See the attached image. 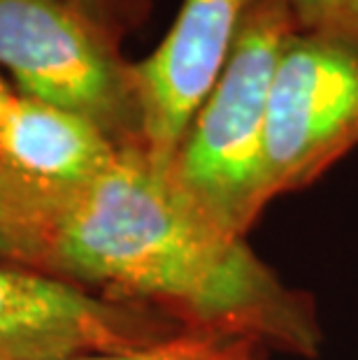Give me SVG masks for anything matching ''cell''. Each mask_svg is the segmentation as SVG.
Here are the masks:
<instances>
[{"mask_svg":"<svg viewBox=\"0 0 358 360\" xmlns=\"http://www.w3.org/2000/svg\"><path fill=\"white\" fill-rule=\"evenodd\" d=\"M42 274L110 300L142 304L186 330L317 356L321 326L288 288L203 212L142 147L77 186H44Z\"/></svg>","mask_w":358,"mask_h":360,"instance_id":"1","label":"cell"},{"mask_svg":"<svg viewBox=\"0 0 358 360\" xmlns=\"http://www.w3.org/2000/svg\"><path fill=\"white\" fill-rule=\"evenodd\" d=\"M298 28L288 0H251L224 70L170 165L174 184L233 235L245 237L272 200L265 119L279 53Z\"/></svg>","mask_w":358,"mask_h":360,"instance_id":"2","label":"cell"},{"mask_svg":"<svg viewBox=\"0 0 358 360\" xmlns=\"http://www.w3.org/2000/svg\"><path fill=\"white\" fill-rule=\"evenodd\" d=\"M0 65L21 96L89 119L119 149L142 147L133 63L65 0H0Z\"/></svg>","mask_w":358,"mask_h":360,"instance_id":"3","label":"cell"},{"mask_svg":"<svg viewBox=\"0 0 358 360\" xmlns=\"http://www.w3.org/2000/svg\"><path fill=\"white\" fill-rule=\"evenodd\" d=\"M358 147V37L298 28L279 53L265 119L270 198L317 181Z\"/></svg>","mask_w":358,"mask_h":360,"instance_id":"4","label":"cell"},{"mask_svg":"<svg viewBox=\"0 0 358 360\" xmlns=\"http://www.w3.org/2000/svg\"><path fill=\"white\" fill-rule=\"evenodd\" d=\"M167 314L96 295L75 283L0 265V360H70L172 340Z\"/></svg>","mask_w":358,"mask_h":360,"instance_id":"5","label":"cell"},{"mask_svg":"<svg viewBox=\"0 0 358 360\" xmlns=\"http://www.w3.org/2000/svg\"><path fill=\"white\" fill-rule=\"evenodd\" d=\"M251 0H181L154 53L133 63L142 112V149L170 172L181 137L210 96Z\"/></svg>","mask_w":358,"mask_h":360,"instance_id":"6","label":"cell"},{"mask_svg":"<svg viewBox=\"0 0 358 360\" xmlns=\"http://www.w3.org/2000/svg\"><path fill=\"white\" fill-rule=\"evenodd\" d=\"M117 156L101 128L58 105L14 94L0 114V163L44 186H77Z\"/></svg>","mask_w":358,"mask_h":360,"instance_id":"7","label":"cell"},{"mask_svg":"<svg viewBox=\"0 0 358 360\" xmlns=\"http://www.w3.org/2000/svg\"><path fill=\"white\" fill-rule=\"evenodd\" d=\"M44 184L0 163V265L42 270Z\"/></svg>","mask_w":358,"mask_h":360,"instance_id":"8","label":"cell"},{"mask_svg":"<svg viewBox=\"0 0 358 360\" xmlns=\"http://www.w3.org/2000/svg\"><path fill=\"white\" fill-rule=\"evenodd\" d=\"M65 3L117 42H121V37L131 28L140 26L149 12V0H65Z\"/></svg>","mask_w":358,"mask_h":360,"instance_id":"9","label":"cell"},{"mask_svg":"<svg viewBox=\"0 0 358 360\" xmlns=\"http://www.w3.org/2000/svg\"><path fill=\"white\" fill-rule=\"evenodd\" d=\"M305 30L358 37V0H288Z\"/></svg>","mask_w":358,"mask_h":360,"instance_id":"10","label":"cell"},{"mask_svg":"<svg viewBox=\"0 0 358 360\" xmlns=\"http://www.w3.org/2000/svg\"><path fill=\"white\" fill-rule=\"evenodd\" d=\"M219 340H226V337L186 330L167 342L151 344V347L121 351V354L82 356V358H70V360H200Z\"/></svg>","mask_w":358,"mask_h":360,"instance_id":"11","label":"cell"},{"mask_svg":"<svg viewBox=\"0 0 358 360\" xmlns=\"http://www.w3.org/2000/svg\"><path fill=\"white\" fill-rule=\"evenodd\" d=\"M256 344L245 340H219L200 360H261Z\"/></svg>","mask_w":358,"mask_h":360,"instance_id":"12","label":"cell"},{"mask_svg":"<svg viewBox=\"0 0 358 360\" xmlns=\"http://www.w3.org/2000/svg\"><path fill=\"white\" fill-rule=\"evenodd\" d=\"M14 96V91L7 86V84L0 79V114H3V110H5V105L10 103V98Z\"/></svg>","mask_w":358,"mask_h":360,"instance_id":"13","label":"cell"}]
</instances>
